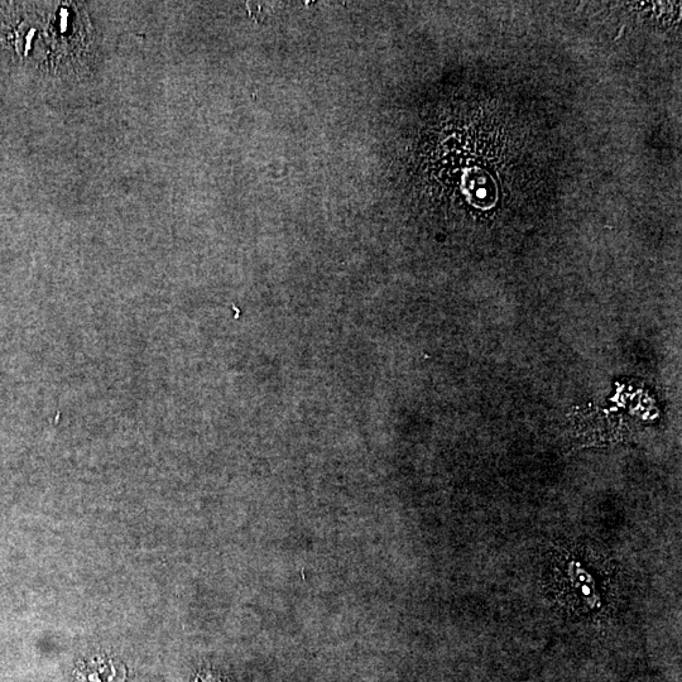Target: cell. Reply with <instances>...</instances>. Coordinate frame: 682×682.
<instances>
[{
	"label": "cell",
	"instance_id": "cell-1",
	"mask_svg": "<svg viewBox=\"0 0 682 682\" xmlns=\"http://www.w3.org/2000/svg\"><path fill=\"white\" fill-rule=\"evenodd\" d=\"M200 682H218L213 679H206V680H201Z\"/></svg>",
	"mask_w": 682,
	"mask_h": 682
}]
</instances>
